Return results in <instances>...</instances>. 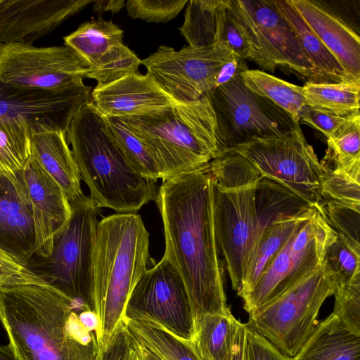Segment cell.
Returning <instances> with one entry per match:
<instances>
[{
	"instance_id": "277c9868",
	"label": "cell",
	"mask_w": 360,
	"mask_h": 360,
	"mask_svg": "<svg viewBox=\"0 0 360 360\" xmlns=\"http://www.w3.org/2000/svg\"><path fill=\"white\" fill-rule=\"evenodd\" d=\"M149 244V233L136 212L116 213L98 221L93 291L101 345L122 320L129 297L147 269Z\"/></svg>"
},
{
	"instance_id": "7dc6e473",
	"label": "cell",
	"mask_w": 360,
	"mask_h": 360,
	"mask_svg": "<svg viewBox=\"0 0 360 360\" xmlns=\"http://www.w3.org/2000/svg\"><path fill=\"white\" fill-rule=\"evenodd\" d=\"M231 360H253L246 323L239 321L233 346Z\"/></svg>"
},
{
	"instance_id": "bcb514c9",
	"label": "cell",
	"mask_w": 360,
	"mask_h": 360,
	"mask_svg": "<svg viewBox=\"0 0 360 360\" xmlns=\"http://www.w3.org/2000/svg\"><path fill=\"white\" fill-rule=\"evenodd\" d=\"M26 266V261L0 246V284Z\"/></svg>"
},
{
	"instance_id": "3957f363",
	"label": "cell",
	"mask_w": 360,
	"mask_h": 360,
	"mask_svg": "<svg viewBox=\"0 0 360 360\" xmlns=\"http://www.w3.org/2000/svg\"><path fill=\"white\" fill-rule=\"evenodd\" d=\"M81 179L97 206L117 213L136 212L155 200L156 181L139 174L108 131L103 115L91 101L73 117L66 132Z\"/></svg>"
},
{
	"instance_id": "c3c4849f",
	"label": "cell",
	"mask_w": 360,
	"mask_h": 360,
	"mask_svg": "<svg viewBox=\"0 0 360 360\" xmlns=\"http://www.w3.org/2000/svg\"><path fill=\"white\" fill-rule=\"evenodd\" d=\"M124 0H98L94 1L93 12L102 14L105 12H111L112 14L118 13L124 6Z\"/></svg>"
},
{
	"instance_id": "f35d334b",
	"label": "cell",
	"mask_w": 360,
	"mask_h": 360,
	"mask_svg": "<svg viewBox=\"0 0 360 360\" xmlns=\"http://www.w3.org/2000/svg\"><path fill=\"white\" fill-rule=\"evenodd\" d=\"M321 207L337 234L360 246V208L333 200H325Z\"/></svg>"
},
{
	"instance_id": "d4e9b609",
	"label": "cell",
	"mask_w": 360,
	"mask_h": 360,
	"mask_svg": "<svg viewBox=\"0 0 360 360\" xmlns=\"http://www.w3.org/2000/svg\"><path fill=\"white\" fill-rule=\"evenodd\" d=\"M295 34L297 42L314 68L320 82L354 81L304 22L288 0H272Z\"/></svg>"
},
{
	"instance_id": "8992f818",
	"label": "cell",
	"mask_w": 360,
	"mask_h": 360,
	"mask_svg": "<svg viewBox=\"0 0 360 360\" xmlns=\"http://www.w3.org/2000/svg\"><path fill=\"white\" fill-rule=\"evenodd\" d=\"M213 223L218 250L233 289L238 294L251 254L260 236L255 188L262 177L245 157L231 150L211 160Z\"/></svg>"
},
{
	"instance_id": "1f68e13d",
	"label": "cell",
	"mask_w": 360,
	"mask_h": 360,
	"mask_svg": "<svg viewBox=\"0 0 360 360\" xmlns=\"http://www.w3.org/2000/svg\"><path fill=\"white\" fill-rule=\"evenodd\" d=\"M123 321L131 338L162 360H203L191 342L176 337L158 326L145 321Z\"/></svg>"
},
{
	"instance_id": "ee69618b",
	"label": "cell",
	"mask_w": 360,
	"mask_h": 360,
	"mask_svg": "<svg viewBox=\"0 0 360 360\" xmlns=\"http://www.w3.org/2000/svg\"><path fill=\"white\" fill-rule=\"evenodd\" d=\"M248 337L253 360H291L266 338L248 327Z\"/></svg>"
},
{
	"instance_id": "f546056e",
	"label": "cell",
	"mask_w": 360,
	"mask_h": 360,
	"mask_svg": "<svg viewBox=\"0 0 360 360\" xmlns=\"http://www.w3.org/2000/svg\"><path fill=\"white\" fill-rule=\"evenodd\" d=\"M304 104L340 116L359 114L360 82H308L302 86Z\"/></svg>"
},
{
	"instance_id": "ac0fdd59",
	"label": "cell",
	"mask_w": 360,
	"mask_h": 360,
	"mask_svg": "<svg viewBox=\"0 0 360 360\" xmlns=\"http://www.w3.org/2000/svg\"><path fill=\"white\" fill-rule=\"evenodd\" d=\"M91 87L82 84L62 90L19 87L0 82V120L21 117L48 121L67 132L71 121L91 99Z\"/></svg>"
},
{
	"instance_id": "ffe728a7",
	"label": "cell",
	"mask_w": 360,
	"mask_h": 360,
	"mask_svg": "<svg viewBox=\"0 0 360 360\" xmlns=\"http://www.w3.org/2000/svg\"><path fill=\"white\" fill-rule=\"evenodd\" d=\"M90 101L103 115L115 117L153 115L179 103L150 74L138 71L96 86Z\"/></svg>"
},
{
	"instance_id": "681fc988",
	"label": "cell",
	"mask_w": 360,
	"mask_h": 360,
	"mask_svg": "<svg viewBox=\"0 0 360 360\" xmlns=\"http://www.w3.org/2000/svg\"><path fill=\"white\" fill-rule=\"evenodd\" d=\"M131 340L140 360H162L142 345L135 342L131 338Z\"/></svg>"
},
{
	"instance_id": "8fae6325",
	"label": "cell",
	"mask_w": 360,
	"mask_h": 360,
	"mask_svg": "<svg viewBox=\"0 0 360 360\" xmlns=\"http://www.w3.org/2000/svg\"><path fill=\"white\" fill-rule=\"evenodd\" d=\"M122 319L148 322L193 341L195 326L188 294L180 274L166 258L146 269L129 297Z\"/></svg>"
},
{
	"instance_id": "9a60e30c",
	"label": "cell",
	"mask_w": 360,
	"mask_h": 360,
	"mask_svg": "<svg viewBox=\"0 0 360 360\" xmlns=\"http://www.w3.org/2000/svg\"><path fill=\"white\" fill-rule=\"evenodd\" d=\"M233 52L221 43L209 48L162 45L141 60L147 73L176 102L195 101L216 86L219 70Z\"/></svg>"
},
{
	"instance_id": "7a4b0ae2",
	"label": "cell",
	"mask_w": 360,
	"mask_h": 360,
	"mask_svg": "<svg viewBox=\"0 0 360 360\" xmlns=\"http://www.w3.org/2000/svg\"><path fill=\"white\" fill-rule=\"evenodd\" d=\"M0 321L20 360H95L96 314L27 266L0 284Z\"/></svg>"
},
{
	"instance_id": "4fadbf2b",
	"label": "cell",
	"mask_w": 360,
	"mask_h": 360,
	"mask_svg": "<svg viewBox=\"0 0 360 360\" xmlns=\"http://www.w3.org/2000/svg\"><path fill=\"white\" fill-rule=\"evenodd\" d=\"M229 6L249 40L257 65L271 72L278 66L285 67L309 82H320L295 32L272 1L229 0Z\"/></svg>"
},
{
	"instance_id": "e575fe53",
	"label": "cell",
	"mask_w": 360,
	"mask_h": 360,
	"mask_svg": "<svg viewBox=\"0 0 360 360\" xmlns=\"http://www.w3.org/2000/svg\"><path fill=\"white\" fill-rule=\"evenodd\" d=\"M328 150L324 160L338 169L360 162V114L349 121L333 136L327 139Z\"/></svg>"
},
{
	"instance_id": "6da1fadb",
	"label": "cell",
	"mask_w": 360,
	"mask_h": 360,
	"mask_svg": "<svg viewBox=\"0 0 360 360\" xmlns=\"http://www.w3.org/2000/svg\"><path fill=\"white\" fill-rule=\"evenodd\" d=\"M210 163L163 179L155 200L163 224V257L185 284L195 324L204 315L230 310L214 229Z\"/></svg>"
},
{
	"instance_id": "83f0119b",
	"label": "cell",
	"mask_w": 360,
	"mask_h": 360,
	"mask_svg": "<svg viewBox=\"0 0 360 360\" xmlns=\"http://www.w3.org/2000/svg\"><path fill=\"white\" fill-rule=\"evenodd\" d=\"M238 323L230 310L204 315L195 322L191 345L203 360H231Z\"/></svg>"
},
{
	"instance_id": "4316f807",
	"label": "cell",
	"mask_w": 360,
	"mask_h": 360,
	"mask_svg": "<svg viewBox=\"0 0 360 360\" xmlns=\"http://www.w3.org/2000/svg\"><path fill=\"white\" fill-rule=\"evenodd\" d=\"M229 0H190L181 34L194 48L212 47L221 41Z\"/></svg>"
},
{
	"instance_id": "74e56055",
	"label": "cell",
	"mask_w": 360,
	"mask_h": 360,
	"mask_svg": "<svg viewBox=\"0 0 360 360\" xmlns=\"http://www.w3.org/2000/svg\"><path fill=\"white\" fill-rule=\"evenodd\" d=\"M333 314L352 333L360 336V274L337 285Z\"/></svg>"
},
{
	"instance_id": "8d00e7d4",
	"label": "cell",
	"mask_w": 360,
	"mask_h": 360,
	"mask_svg": "<svg viewBox=\"0 0 360 360\" xmlns=\"http://www.w3.org/2000/svg\"><path fill=\"white\" fill-rule=\"evenodd\" d=\"M324 261L338 285L347 282L360 274V246L337 234L335 240L327 248Z\"/></svg>"
},
{
	"instance_id": "7c38bea8",
	"label": "cell",
	"mask_w": 360,
	"mask_h": 360,
	"mask_svg": "<svg viewBox=\"0 0 360 360\" xmlns=\"http://www.w3.org/2000/svg\"><path fill=\"white\" fill-rule=\"evenodd\" d=\"M207 95L225 150L252 139L283 135L299 124L271 101L251 91L240 75Z\"/></svg>"
},
{
	"instance_id": "ab89813d",
	"label": "cell",
	"mask_w": 360,
	"mask_h": 360,
	"mask_svg": "<svg viewBox=\"0 0 360 360\" xmlns=\"http://www.w3.org/2000/svg\"><path fill=\"white\" fill-rule=\"evenodd\" d=\"M187 3V0H127L125 7L133 19L166 23L175 18Z\"/></svg>"
},
{
	"instance_id": "30bf717a",
	"label": "cell",
	"mask_w": 360,
	"mask_h": 360,
	"mask_svg": "<svg viewBox=\"0 0 360 360\" xmlns=\"http://www.w3.org/2000/svg\"><path fill=\"white\" fill-rule=\"evenodd\" d=\"M336 238L322 208L316 207L243 298L245 311L251 314L259 309L321 264Z\"/></svg>"
},
{
	"instance_id": "7402d4cb",
	"label": "cell",
	"mask_w": 360,
	"mask_h": 360,
	"mask_svg": "<svg viewBox=\"0 0 360 360\" xmlns=\"http://www.w3.org/2000/svg\"><path fill=\"white\" fill-rule=\"evenodd\" d=\"M32 153L58 183L69 203L84 195L81 177L66 139V132L48 122H28Z\"/></svg>"
},
{
	"instance_id": "4dcf8cb0",
	"label": "cell",
	"mask_w": 360,
	"mask_h": 360,
	"mask_svg": "<svg viewBox=\"0 0 360 360\" xmlns=\"http://www.w3.org/2000/svg\"><path fill=\"white\" fill-rule=\"evenodd\" d=\"M309 204L283 186L262 177L255 188V207L260 235L274 221L301 214Z\"/></svg>"
},
{
	"instance_id": "5b68a950",
	"label": "cell",
	"mask_w": 360,
	"mask_h": 360,
	"mask_svg": "<svg viewBox=\"0 0 360 360\" xmlns=\"http://www.w3.org/2000/svg\"><path fill=\"white\" fill-rule=\"evenodd\" d=\"M119 118L142 142L162 180L202 169L225 151L207 94L153 115Z\"/></svg>"
},
{
	"instance_id": "d6986e66",
	"label": "cell",
	"mask_w": 360,
	"mask_h": 360,
	"mask_svg": "<svg viewBox=\"0 0 360 360\" xmlns=\"http://www.w3.org/2000/svg\"><path fill=\"white\" fill-rule=\"evenodd\" d=\"M94 0H0V44L33 45Z\"/></svg>"
},
{
	"instance_id": "60d3db41",
	"label": "cell",
	"mask_w": 360,
	"mask_h": 360,
	"mask_svg": "<svg viewBox=\"0 0 360 360\" xmlns=\"http://www.w3.org/2000/svg\"><path fill=\"white\" fill-rule=\"evenodd\" d=\"M219 43L225 45L233 53L245 60H249L256 63L255 52L229 6V0Z\"/></svg>"
},
{
	"instance_id": "f1b7e54d",
	"label": "cell",
	"mask_w": 360,
	"mask_h": 360,
	"mask_svg": "<svg viewBox=\"0 0 360 360\" xmlns=\"http://www.w3.org/2000/svg\"><path fill=\"white\" fill-rule=\"evenodd\" d=\"M32 155L30 124L21 117L0 120V186L18 182Z\"/></svg>"
},
{
	"instance_id": "52a82bcc",
	"label": "cell",
	"mask_w": 360,
	"mask_h": 360,
	"mask_svg": "<svg viewBox=\"0 0 360 360\" xmlns=\"http://www.w3.org/2000/svg\"><path fill=\"white\" fill-rule=\"evenodd\" d=\"M70 205V217L55 238L50 256H32L26 262L27 267L94 312L93 257L101 208L85 195Z\"/></svg>"
},
{
	"instance_id": "9c48e42d",
	"label": "cell",
	"mask_w": 360,
	"mask_h": 360,
	"mask_svg": "<svg viewBox=\"0 0 360 360\" xmlns=\"http://www.w3.org/2000/svg\"><path fill=\"white\" fill-rule=\"evenodd\" d=\"M228 150L248 159L262 177L322 208L321 188L328 167L319 160L300 124L283 135L252 139Z\"/></svg>"
},
{
	"instance_id": "d590c367",
	"label": "cell",
	"mask_w": 360,
	"mask_h": 360,
	"mask_svg": "<svg viewBox=\"0 0 360 360\" xmlns=\"http://www.w3.org/2000/svg\"><path fill=\"white\" fill-rule=\"evenodd\" d=\"M321 190L324 201L333 200L360 208V162L339 169L328 168Z\"/></svg>"
},
{
	"instance_id": "44dd1931",
	"label": "cell",
	"mask_w": 360,
	"mask_h": 360,
	"mask_svg": "<svg viewBox=\"0 0 360 360\" xmlns=\"http://www.w3.org/2000/svg\"><path fill=\"white\" fill-rule=\"evenodd\" d=\"M346 72L360 81V38L342 18L310 0H288Z\"/></svg>"
},
{
	"instance_id": "d6a6232c",
	"label": "cell",
	"mask_w": 360,
	"mask_h": 360,
	"mask_svg": "<svg viewBox=\"0 0 360 360\" xmlns=\"http://www.w3.org/2000/svg\"><path fill=\"white\" fill-rule=\"evenodd\" d=\"M244 84L253 93L264 97L299 123L304 104L302 86H297L260 70H248L240 75Z\"/></svg>"
},
{
	"instance_id": "2e32d148",
	"label": "cell",
	"mask_w": 360,
	"mask_h": 360,
	"mask_svg": "<svg viewBox=\"0 0 360 360\" xmlns=\"http://www.w3.org/2000/svg\"><path fill=\"white\" fill-rule=\"evenodd\" d=\"M20 191L29 211L34 239L32 256L46 258L54 239L71 215V207L58 183L32 154L18 174Z\"/></svg>"
},
{
	"instance_id": "7bdbcfd3",
	"label": "cell",
	"mask_w": 360,
	"mask_h": 360,
	"mask_svg": "<svg viewBox=\"0 0 360 360\" xmlns=\"http://www.w3.org/2000/svg\"><path fill=\"white\" fill-rule=\"evenodd\" d=\"M131 348V338L122 319L109 339L101 345L95 360H126Z\"/></svg>"
},
{
	"instance_id": "f6af8a7d",
	"label": "cell",
	"mask_w": 360,
	"mask_h": 360,
	"mask_svg": "<svg viewBox=\"0 0 360 360\" xmlns=\"http://www.w3.org/2000/svg\"><path fill=\"white\" fill-rule=\"evenodd\" d=\"M245 61V59L233 53L221 67L216 79L215 88L231 82L248 70Z\"/></svg>"
},
{
	"instance_id": "836d02e7",
	"label": "cell",
	"mask_w": 360,
	"mask_h": 360,
	"mask_svg": "<svg viewBox=\"0 0 360 360\" xmlns=\"http://www.w3.org/2000/svg\"><path fill=\"white\" fill-rule=\"evenodd\" d=\"M108 133L122 153L141 176L156 181L162 174L142 142L119 117L104 116Z\"/></svg>"
},
{
	"instance_id": "cb8c5ba5",
	"label": "cell",
	"mask_w": 360,
	"mask_h": 360,
	"mask_svg": "<svg viewBox=\"0 0 360 360\" xmlns=\"http://www.w3.org/2000/svg\"><path fill=\"white\" fill-rule=\"evenodd\" d=\"M291 360H360V336L345 328L331 313Z\"/></svg>"
},
{
	"instance_id": "5bb4252c",
	"label": "cell",
	"mask_w": 360,
	"mask_h": 360,
	"mask_svg": "<svg viewBox=\"0 0 360 360\" xmlns=\"http://www.w3.org/2000/svg\"><path fill=\"white\" fill-rule=\"evenodd\" d=\"M89 71L70 47L0 44V82L19 87L62 90L79 86Z\"/></svg>"
},
{
	"instance_id": "f907efd6",
	"label": "cell",
	"mask_w": 360,
	"mask_h": 360,
	"mask_svg": "<svg viewBox=\"0 0 360 360\" xmlns=\"http://www.w3.org/2000/svg\"><path fill=\"white\" fill-rule=\"evenodd\" d=\"M0 360H20L8 344L0 345Z\"/></svg>"
},
{
	"instance_id": "ba28073f",
	"label": "cell",
	"mask_w": 360,
	"mask_h": 360,
	"mask_svg": "<svg viewBox=\"0 0 360 360\" xmlns=\"http://www.w3.org/2000/svg\"><path fill=\"white\" fill-rule=\"evenodd\" d=\"M337 285L323 260L278 297L249 314L246 325L292 358L316 328L320 308Z\"/></svg>"
},
{
	"instance_id": "e0dca14e",
	"label": "cell",
	"mask_w": 360,
	"mask_h": 360,
	"mask_svg": "<svg viewBox=\"0 0 360 360\" xmlns=\"http://www.w3.org/2000/svg\"><path fill=\"white\" fill-rule=\"evenodd\" d=\"M122 37L123 31L117 25L98 19L81 24L63 39L65 45L89 65L86 78L101 86L137 72L141 65L138 56L123 44Z\"/></svg>"
},
{
	"instance_id": "603a6c76",
	"label": "cell",
	"mask_w": 360,
	"mask_h": 360,
	"mask_svg": "<svg viewBox=\"0 0 360 360\" xmlns=\"http://www.w3.org/2000/svg\"><path fill=\"white\" fill-rule=\"evenodd\" d=\"M0 246L25 261L34 253L32 221L18 181L0 186Z\"/></svg>"
},
{
	"instance_id": "484cf974",
	"label": "cell",
	"mask_w": 360,
	"mask_h": 360,
	"mask_svg": "<svg viewBox=\"0 0 360 360\" xmlns=\"http://www.w3.org/2000/svg\"><path fill=\"white\" fill-rule=\"evenodd\" d=\"M315 207L312 206L301 214L278 219L265 228L251 254L238 296L243 299L252 289L274 256Z\"/></svg>"
},
{
	"instance_id": "816d5d0a",
	"label": "cell",
	"mask_w": 360,
	"mask_h": 360,
	"mask_svg": "<svg viewBox=\"0 0 360 360\" xmlns=\"http://www.w3.org/2000/svg\"><path fill=\"white\" fill-rule=\"evenodd\" d=\"M126 360H140L139 357L133 346L132 342H131V348L130 349V352H129Z\"/></svg>"
},
{
	"instance_id": "b9f144b4",
	"label": "cell",
	"mask_w": 360,
	"mask_h": 360,
	"mask_svg": "<svg viewBox=\"0 0 360 360\" xmlns=\"http://www.w3.org/2000/svg\"><path fill=\"white\" fill-rule=\"evenodd\" d=\"M356 115L359 114L340 116L304 105L300 113V121L321 131L328 139L340 130Z\"/></svg>"
}]
</instances>
